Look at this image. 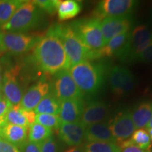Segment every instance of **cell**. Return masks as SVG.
<instances>
[{
	"instance_id": "cell-23",
	"label": "cell",
	"mask_w": 152,
	"mask_h": 152,
	"mask_svg": "<svg viewBox=\"0 0 152 152\" xmlns=\"http://www.w3.org/2000/svg\"><path fill=\"white\" fill-rule=\"evenodd\" d=\"M152 37V31L146 25H140L131 31L130 36V58L132 53L142 44L149 40ZM128 58V59H129Z\"/></svg>"
},
{
	"instance_id": "cell-35",
	"label": "cell",
	"mask_w": 152,
	"mask_h": 152,
	"mask_svg": "<svg viewBox=\"0 0 152 152\" xmlns=\"http://www.w3.org/2000/svg\"><path fill=\"white\" fill-rule=\"evenodd\" d=\"M0 152H20L14 144L0 138Z\"/></svg>"
},
{
	"instance_id": "cell-19",
	"label": "cell",
	"mask_w": 152,
	"mask_h": 152,
	"mask_svg": "<svg viewBox=\"0 0 152 152\" xmlns=\"http://www.w3.org/2000/svg\"><path fill=\"white\" fill-rule=\"evenodd\" d=\"M28 128L7 123L0 128V138L19 147L28 141Z\"/></svg>"
},
{
	"instance_id": "cell-3",
	"label": "cell",
	"mask_w": 152,
	"mask_h": 152,
	"mask_svg": "<svg viewBox=\"0 0 152 152\" xmlns=\"http://www.w3.org/2000/svg\"><path fill=\"white\" fill-rule=\"evenodd\" d=\"M43 20V11L34 1H25L14 16L1 30L10 33H25L34 29L41 24Z\"/></svg>"
},
{
	"instance_id": "cell-6",
	"label": "cell",
	"mask_w": 152,
	"mask_h": 152,
	"mask_svg": "<svg viewBox=\"0 0 152 152\" xmlns=\"http://www.w3.org/2000/svg\"><path fill=\"white\" fill-rule=\"evenodd\" d=\"M41 36L24 33H0L1 51L14 54H23L31 50L40 39Z\"/></svg>"
},
{
	"instance_id": "cell-25",
	"label": "cell",
	"mask_w": 152,
	"mask_h": 152,
	"mask_svg": "<svg viewBox=\"0 0 152 152\" xmlns=\"http://www.w3.org/2000/svg\"><path fill=\"white\" fill-rule=\"evenodd\" d=\"M52 136V130L37 123H33L28 128V141L40 144Z\"/></svg>"
},
{
	"instance_id": "cell-45",
	"label": "cell",
	"mask_w": 152,
	"mask_h": 152,
	"mask_svg": "<svg viewBox=\"0 0 152 152\" xmlns=\"http://www.w3.org/2000/svg\"><path fill=\"white\" fill-rule=\"evenodd\" d=\"M1 27H0V33H1Z\"/></svg>"
},
{
	"instance_id": "cell-27",
	"label": "cell",
	"mask_w": 152,
	"mask_h": 152,
	"mask_svg": "<svg viewBox=\"0 0 152 152\" xmlns=\"http://www.w3.org/2000/svg\"><path fill=\"white\" fill-rule=\"evenodd\" d=\"M85 152H121L116 143L109 142H90L84 145Z\"/></svg>"
},
{
	"instance_id": "cell-12",
	"label": "cell",
	"mask_w": 152,
	"mask_h": 152,
	"mask_svg": "<svg viewBox=\"0 0 152 152\" xmlns=\"http://www.w3.org/2000/svg\"><path fill=\"white\" fill-rule=\"evenodd\" d=\"M19 68L13 66L4 71L3 74L2 90L4 96L12 105H19L23 96L21 85L18 80Z\"/></svg>"
},
{
	"instance_id": "cell-29",
	"label": "cell",
	"mask_w": 152,
	"mask_h": 152,
	"mask_svg": "<svg viewBox=\"0 0 152 152\" xmlns=\"http://www.w3.org/2000/svg\"><path fill=\"white\" fill-rule=\"evenodd\" d=\"M35 123H39L51 130H58L61 124V121L58 115L52 114H37Z\"/></svg>"
},
{
	"instance_id": "cell-5",
	"label": "cell",
	"mask_w": 152,
	"mask_h": 152,
	"mask_svg": "<svg viewBox=\"0 0 152 152\" xmlns=\"http://www.w3.org/2000/svg\"><path fill=\"white\" fill-rule=\"evenodd\" d=\"M100 21L95 18H82L70 24L83 45L92 52L100 50L105 46Z\"/></svg>"
},
{
	"instance_id": "cell-9",
	"label": "cell",
	"mask_w": 152,
	"mask_h": 152,
	"mask_svg": "<svg viewBox=\"0 0 152 152\" xmlns=\"http://www.w3.org/2000/svg\"><path fill=\"white\" fill-rule=\"evenodd\" d=\"M137 3L134 0H102L95 8L93 15L100 20L109 17L128 16Z\"/></svg>"
},
{
	"instance_id": "cell-42",
	"label": "cell",
	"mask_w": 152,
	"mask_h": 152,
	"mask_svg": "<svg viewBox=\"0 0 152 152\" xmlns=\"http://www.w3.org/2000/svg\"><path fill=\"white\" fill-rule=\"evenodd\" d=\"M147 132L149 133V136H150V138H151V142H152V128H149L147 130Z\"/></svg>"
},
{
	"instance_id": "cell-8",
	"label": "cell",
	"mask_w": 152,
	"mask_h": 152,
	"mask_svg": "<svg viewBox=\"0 0 152 152\" xmlns=\"http://www.w3.org/2000/svg\"><path fill=\"white\" fill-rule=\"evenodd\" d=\"M110 89L115 96H124L130 94L136 86L135 77L128 68L115 66L108 72Z\"/></svg>"
},
{
	"instance_id": "cell-14",
	"label": "cell",
	"mask_w": 152,
	"mask_h": 152,
	"mask_svg": "<svg viewBox=\"0 0 152 152\" xmlns=\"http://www.w3.org/2000/svg\"><path fill=\"white\" fill-rule=\"evenodd\" d=\"M85 128L81 122L61 123L58 128V136L69 147L79 146L85 140Z\"/></svg>"
},
{
	"instance_id": "cell-22",
	"label": "cell",
	"mask_w": 152,
	"mask_h": 152,
	"mask_svg": "<svg viewBox=\"0 0 152 152\" xmlns=\"http://www.w3.org/2000/svg\"><path fill=\"white\" fill-rule=\"evenodd\" d=\"M60 102L52 92H49L38 104L34 111L36 114H52L58 115Z\"/></svg>"
},
{
	"instance_id": "cell-43",
	"label": "cell",
	"mask_w": 152,
	"mask_h": 152,
	"mask_svg": "<svg viewBox=\"0 0 152 152\" xmlns=\"http://www.w3.org/2000/svg\"><path fill=\"white\" fill-rule=\"evenodd\" d=\"M151 25H152V12L151 14Z\"/></svg>"
},
{
	"instance_id": "cell-28",
	"label": "cell",
	"mask_w": 152,
	"mask_h": 152,
	"mask_svg": "<svg viewBox=\"0 0 152 152\" xmlns=\"http://www.w3.org/2000/svg\"><path fill=\"white\" fill-rule=\"evenodd\" d=\"M130 139L137 147L144 151H149L152 142L147 130L144 128L137 129L133 132Z\"/></svg>"
},
{
	"instance_id": "cell-38",
	"label": "cell",
	"mask_w": 152,
	"mask_h": 152,
	"mask_svg": "<svg viewBox=\"0 0 152 152\" xmlns=\"http://www.w3.org/2000/svg\"><path fill=\"white\" fill-rule=\"evenodd\" d=\"M64 152H85L84 149V145L73 146L68 147Z\"/></svg>"
},
{
	"instance_id": "cell-41",
	"label": "cell",
	"mask_w": 152,
	"mask_h": 152,
	"mask_svg": "<svg viewBox=\"0 0 152 152\" xmlns=\"http://www.w3.org/2000/svg\"><path fill=\"white\" fill-rule=\"evenodd\" d=\"M146 128L147 129H149V128H152V118L150 120V121L149 122V123L147 125V126H146Z\"/></svg>"
},
{
	"instance_id": "cell-1",
	"label": "cell",
	"mask_w": 152,
	"mask_h": 152,
	"mask_svg": "<svg viewBox=\"0 0 152 152\" xmlns=\"http://www.w3.org/2000/svg\"><path fill=\"white\" fill-rule=\"evenodd\" d=\"M34 56L39 68L45 73L55 75L70 68L62 42L54 26L41 37L34 47Z\"/></svg>"
},
{
	"instance_id": "cell-11",
	"label": "cell",
	"mask_w": 152,
	"mask_h": 152,
	"mask_svg": "<svg viewBox=\"0 0 152 152\" xmlns=\"http://www.w3.org/2000/svg\"><path fill=\"white\" fill-rule=\"evenodd\" d=\"M133 25V19L130 15L124 16L109 17L100 21L101 30L106 45L113 37L130 32Z\"/></svg>"
},
{
	"instance_id": "cell-40",
	"label": "cell",
	"mask_w": 152,
	"mask_h": 152,
	"mask_svg": "<svg viewBox=\"0 0 152 152\" xmlns=\"http://www.w3.org/2000/svg\"><path fill=\"white\" fill-rule=\"evenodd\" d=\"M4 96L2 90H1V87H0V101H1L3 99H4Z\"/></svg>"
},
{
	"instance_id": "cell-7",
	"label": "cell",
	"mask_w": 152,
	"mask_h": 152,
	"mask_svg": "<svg viewBox=\"0 0 152 152\" xmlns=\"http://www.w3.org/2000/svg\"><path fill=\"white\" fill-rule=\"evenodd\" d=\"M50 92L59 102L73 99H83L84 94L75 84L68 70L55 74Z\"/></svg>"
},
{
	"instance_id": "cell-26",
	"label": "cell",
	"mask_w": 152,
	"mask_h": 152,
	"mask_svg": "<svg viewBox=\"0 0 152 152\" xmlns=\"http://www.w3.org/2000/svg\"><path fill=\"white\" fill-rule=\"evenodd\" d=\"M7 123L29 128L30 125L25 116L23 109L19 105H12L7 113Z\"/></svg>"
},
{
	"instance_id": "cell-20",
	"label": "cell",
	"mask_w": 152,
	"mask_h": 152,
	"mask_svg": "<svg viewBox=\"0 0 152 152\" xmlns=\"http://www.w3.org/2000/svg\"><path fill=\"white\" fill-rule=\"evenodd\" d=\"M135 128H146L152 118V101H144L135 106L131 112Z\"/></svg>"
},
{
	"instance_id": "cell-13",
	"label": "cell",
	"mask_w": 152,
	"mask_h": 152,
	"mask_svg": "<svg viewBox=\"0 0 152 152\" xmlns=\"http://www.w3.org/2000/svg\"><path fill=\"white\" fill-rule=\"evenodd\" d=\"M109 128L116 140V144L130 139L136 130L131 112L125 111L120 113L109 123Z\"/></svg>"
},
{
	"instance_id": "cell-33",
	"label": "cell",
	"mask_w": 152,
	"mask_h": 152,
	"mask_svg": "<svg viewBox=\"0 0 152 152\" xmlns=\"http://www.w3.org/2000/svg\"><path fill=\"white\" fill-rule=\"evenodd\" d=\"M135 61H140L146 64H152V44L148 47L143 52L139 55Z\"/></svg>"
},
{
	"instance_id": "cell-2",
	"label": "cell",
	"mask_w": 152,
	"mask_h": 152,
	"mask_svg": "<svg viewBox=\"0 0 152 152\" xmlns=\"http://www.w3.org/2000/svg\"><path fill=\"white\" fill-rule=\"evenodd\" d=\"M68 71L83 94H95L103 86L105 68L102 63L84 61L72 66Z\"/></svg>"
},
{
	"instance_id": "cell-4",
	"label": "cell",
	"mask_w": 152,
	"mask_h": 152,
	"mask_svg": "<svg viewBox=\"0 0 152 152\" xmlns=\"http://www.w3.org/2000/svg\"><path fill=\"white\" fill-rule=\"evenodd\" d=\"M54 27L62 42L70 68L84 61L94 60V52L83 45L70 25H55Z\"/></svg>"
},
{
	"instance_id": "cell-10",
	"label": "cell",
	"mask_w": 152,
	"mask_h": 152,
	"mask_svg": "<svg viewBox=\"0 0 152 152\" xmlns=\"http://www.w3.org/2000/svg\"><path fill=\"white\" fill-rule=\"evenodd\" d=\"M131 31L111 39L100 50L94 52V59L102 57L115 56L119 60L128 61L130 52Z\"/></svg>"
},
{
	"instance_id": "cell-30",
	"label": "cell",
	"mask_w": 152,
	"mask_h": 152,
	"mask_svg": "<svg viewBox=\"0 0 152 152\" xmlns=\"http://www.w3.org/2000/svg\"><path fill=\"white\" fill-rule=\"evenodd\" d=\"M35 4L42 11L53 15L57 12V8L59 0H36L34 1Z\"/></svg>"
},
{
	"instance_id": "cell-36",
	"label": "cell",
	"mask_w": 152,
	"mask_h": 152,
	"mask_svg": "<svg viewBox=\"0 0 152 152\" xmlns=\"http://www.w3.org/2000/svg\"><path fill=\"white\" fill-rule=\"evenodd\" d=\"M23 112L25 116H26V119H27L30 126L31 125H33V123H35L36 115H37V114H36L34 110H26L23 109Z\"/></svg>"
},
{
	"instance_id": "cell-37",
	"label": "cell",
	"mask_w": 152,
	"mask_h": 152,
	"mask_svg": "<svg viewBox=\"0 0 152 152\" xmlns=\"http://www.w3.org/2000/svg\"><path fill=\"white\" fill-rule=\"evenodd\" d=\"M121 152H149V151H144L139 148L138 147H137L136 145L134 144H132V145L128 146V147L123 148L121 150Z\"/></svg>"
},
{
	"instance_id": "cell-34",
	"label": "cell",
	"mask_w": 152,
	"mask_h": 152,
	"mask_svg": "<svg viewBox=\"0 0 152 152\" xmlns=\"http://www.w3.org/2000/svg\"><path fill=\"white\" fill-rule=\"evenodd\" d=\"M18 149L20 152H41L39 144L29 142L28 140L20 146Z\"/></svg>"
},
{
	"instance_id": "cell-44",
	"label": "cell",
	"mask_w": 152,
	"mask_h": 152,
	"mask_svg": "<svg viewBox=\"0 0 152 152\" xmlns=\"http://www.w3.org/2000/svg\"><path fill=\"white\" fill-rule=\"evenodd\" d=\"M0 52H1V45H0Z\"/></svg>"
},
{
	"instance_id": "cell-24",
	"label": "cell",
	"mask_w": 152,
	"mask_h": 152,
	"mask_svg": "<svg viewBox=\"0 0 152 152\" xmlns=\"http://www.w3.org/2000/svg\"><path fill=\"white\" fill-rule=\"evenodd\" d=\"M24 1L23 0H0V27L10 20Z\"/></svg>"
},
{
	"instance_id": "cell-39",
	"label": "cell",
	"mask_w": 152,
	"mask_h": 152,
	"mask_svg": "<svg viewBox=\"0 0 152 152\" xmlns=\"http://www.w3.org/2000/svg\"><path fill=\"white\" fill-rule=\"evenodd\" d=\"M3 70L1 66L0 65V87H1V84H2V80H3Z\"/></svg>"
},
{
	"instance_id": "cell-31",
	"label": "cell",
	"mask_w": 152,
	"mask_h": 152,
	"mask_svg": "<svg viewBox=\"0 0 152 152\" xmlns=\"http://www.w3.org/2000/svg\"><path fill=\"white\" fill-rule=\"evenodd\" d=\"M11 106L12 104L6 98L0 101V128L7 124V113Z\"/></svg>"
},
{
	"instance_id": "cell-18",
	"label": "cell",
	"mask_w": 152,
	"mask_h": 152,
	"mask_svg": "<svg viewBox=\"0 0 152 152\" xmlns=\"http://www.w3.org/2000/svg\"><path fill=\"white\" fill-rule=\"evenodd\" d=\"M85 140L90 142H109L116 143L109 128V123H99L85 128Z\"/></svg>"
},
{
	"instance_id": "cell-16",
	"label": "cell",
	"mask_w": 152,
	"mask_h": 152,
	"mask_svg": "<svg viewBox=\"0 0 152 152\" xmlns=\"http://www.w3.org/2000/svg\"><path fill=\"white\" fill-rule=\"evenodd\" d=\"M109 107L103 101H90L85 106L80 122L85 127L95 123H102L108 116Z\"/></svg>"
},
{
	"instance_id": "cell-15",
	"label": "cell",
	"mask_w": 152,
	"mask_h": 152,
	"mask_svg": "<svg viewBox=\"0 0 152 152\" xmlns=\"http://www.w3.org/2000/svg\"><path fill=\"white\" fill-rule=\"evenodd\" d=\"M51 86L45 80H39L23 96L20 103V107L26 110H34L41 100L50 92Z\"/></svg>"
},
{
	"instance_id": "cell-32",
	"label": "cell",
	"mask_w": 152,
	"mask_h": 152,
	"mask_svg": "<svg viewBox=\"0 0 152 152\" xmlns=\"http://www.w3.org/2000/svg\"><path fill=\"white\" fill-rule=\"evenodd\" d=\"M41 152H57V144L53 137L47 138L39 144Z\"/></svg>"
},
{
	"instance_id": "cell-21",
	"label": "cell",
	"mask_w": 152,
	"mask_h": 152,
	"mask_svg": "<svg viewBox=\"0 0 152 152\" xmlns=\"http://www.w3.org/2000/svg\"><path fill=\"white\" fill-rule=\"evenodd\" d=\"M82 10L80 1L75 0H64L60 1L57 8L58 17L60 20H66L75 18Z\"/></svg>"
},
{
	"instance_id": "cell-17",
	"label": "cell",
	"mask_w": 152,
	"mask_h": 152,
	"mask_svg": "<svg viewBox=\"0 0 152 152\" xmlns=\"http://www.w3.org/2000/svg\"><path fill=\"white\" fill-rule=\"evenodd\" d=\"M84 108L83 99H73L63 101L60 103L58 117L61 123L80 122Z\"/></svg>"
}]
</instances>
